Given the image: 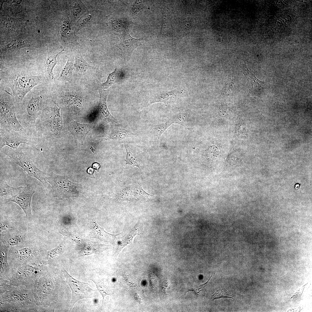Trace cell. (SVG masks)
Instances as JSON below:
<instances>
[{
    "instance_id": "1",
    "label": "cell",
    "mask_w": 312,
    "mask_h": 312,
    "mask_svg": "<svg viewBox=\"0 0 312 312\" xmlns=\"http://www.w3.org/2000/svg\"><path fill=\"white\" fill-rule=\"evenodd\" d=\"M4 75L12 91L13 97L20 102L34 86L42 82L43 78L41 75H33L26 70H10Z\"/></svg>"
},
{
    "instance_id": "2",
    "label": "cell",
    "mask_w": 312,
    "mask_h": 312,
    "mask_svg": "<svg viewBox=\"0 0 312 312\" xmlns=\"http://www.w3.org/2000/svg\"><path fill=\"white\" fill-rule=\"evenodd\" d=\"M14 163L21 167L29 175L39 180L44 186L47 182L46 175L38 168L30 157L17 148L14 149L5 146L1 150Z\"/></svg>"
},
{
    "instance_id": "3",
    "label": "cell",
    "mask_w": 312,
    "mask_h": 312,
    "mask_svg": "<svg viewBox=\"0 0 312 312\" xmlns=\"http://www.w3.org/2000/svg\"><path fill=\"white\" fill-rule=\"evenodd\" d=\"M10 96L8 94H3L1 92V127L17 131H22L24 129L17 119L13 100Z\"/></svg>"
},
{
    "instance_id": "4",
    "label": "cell",
    "mask_w": 312,
    "mask_h": 312,
    "mask_svg": "<svg viewBox=\"0 0 312 312\" xmlns=\"http://www.w3.org/2000/svg\"><path fill=\"white\" fill-rule=\"evenodd\" d=\"M46 180L51 186L54 196L60 198L75 197L79 191L77 188L79 184L70 181L68 177L52 172L46 175Z\"/></svg>"
},
{
    "instance_id": "5",
    "label": "cell",
    "mask_w": 312,
    "mask_h": 312,
    "mask_svg": "<svg viewBox=\"0 0 312 312\" xmlns=\"http://www.w3.org/2000/svg\"><path fill=\"white\" fill-rule=\"evenodd\" d=\"M40 122L45 132L46 131L57 136L60 135L63 127L60 108L55 105L44 109L41 114Z\"/></svg>"
},
{
    "instance_id": "6",
    "label": "cell",
    "mask_w": 312,
    "mask_h": 312,
    "mask_svg": "<svg viewBox=\"0 0 312 312\" xmlns=\"http://www.w3.org/2000/svg\"><path fill=\"white\" fill-rule=\"evenodd\" d=\"M63 272L66 283L72 291V307L80 300L91 298L94 296L96 291L91 288L87 283L75 279L65 269H63Z\"/></svg>"
},
{
    "instance_id": "7",
    "label": "cell",
    "mask_w": 312,
    "mask_h": 312,
    "mask_svg": "<svg viewBox=\"0 0 312 312\" xmlns=\"http://www.w3.org/2000/svg\"><path fill=\"white\" fill-rule=\"evenodd\" d=\"M0 148L1 151L5 146L16 149L21 144H25L34 146L36 143L30 137L20 132L0 127Z\"/></svg>"
},
{
    "instance_id": "8",
    "label": "cell",
    "mask_w": 312,
    "mask_h": 312,
    "mask_svg": "<svg viewBox=\"0 0 312 312\" xmlns=\"http://www.w3.org/2000/svg\"><path fill=\"white\" fill-rule=\"evenodd\" d=\"M35 192L31 185L23 186L22 189L16 194L11 197L5 199L7 202H13L18 205L22 208L28 219L32 218L31 203L33 195Z\"/></svg>"
},
{
    "instance_id": "9",
    "label": "cell",
    "mask_w": 312,
    "mask_h": 312,
    "mask_svg": "<svg viewBox=\"0 0 312 312\" xmlns=\"http://www.w3.org/2000/svg\"><path fill=\"white\" fill-rule=\"evenodd\" d=\"M142 41V39L133 38L126 31L120 36L119 43L115 46L120 50L125 58L128 60L134 50L141 45Z\"/></svg>"
},
{
    "instance_id": "10",
    "label": "cell",
    "mask_w": 312,
    "mask_h": 312,
    "mask_svg": "<svg viewBox=\"0 0 312 312\" xmlns=\"http://www.w3.org/2000/svg\"><path fill=\"white\" fill-rule=\"evenodd\" d=\"M42 97L40 95L32 96L27 102L24 120L28 125L34 124L40 110Z\"/></svg>"
},
{
    "instance_id": "11",
    "label": "cell",
    "mask_w": 312,
    "mask_h": 312,
    "mask_svg": "<svg viewBox=\"0 0 312 312\" xmlns=\"http://www.w3.org/2000/svg\"><path fill=\"white\" fill-rule=\"evenodd\" d=\"M92 127L91 124L80 123L73 120L69 123L68 129L73 135L75 143L82 144Z\"/></svg>"
},
{
    "instance_id": "12",
    "label": "cell",
    "mask_w": 312,
    "mask_h": 312,
    "mask_svg": "<svg viewBox=\"0 0 312 312\" xmlns=\"http://www.w3.org/2000/svg\"><path fill=\"white\" fill-rule=\"evenodd\" d=\"M242 70L248 82L250 91L253 95L261 97L268 89L265 83L259 80L247 68L246 63L243 64Z\"/></svg>"
},
{
    "instance_id": "13",
    "label": "cell",
    "mask_w": 312,
    "mask_h": 312,
    "mask_svg": "<svg viewBox=\"0 0 312 312\" xmlns=\"http://www.w3.org/2000/svg\"><path fill=\"white\" fill-rule=\"evenodd\" d=\"M181 92L174 90L171 91H160L153 94L151 96L148 105L157 102L163 103L166 105L175 102L179 98Z\"/></svg>"
},
{
    "instance_id": "14",
    "label": "cell",
    "mask_w": 312,
    "mask_h": 312,
    "mask_svg": "<svg viewBox=\"0 0 312 312\" xmlns=\"http://www.w3.org/2000/svg\"><path fill=\"white\" fill-rule=\"evenodd\" d=\"M99 94V100L98 108L99 116L101 118L107 121H114L115 118L110 113L107 105V99L108 90L98 87Z\"/></svg>"
},
{
    "instance_id": "15",
    "label": "cell",
    "mask_w": 312,
    "mask_h": 312,
    "mask_svg": "<svg viewBox=\"0 0 312 312\" xmlns=\"http://www.w3.org/2000/svg\"><path fill=\"white\" fill-rule=\"evenodd\" d=\"M91 234L92 237L105 242H116L118 235L109 233L99 226L96 222H94L92 229Z\"/></svg>"
},
{
    "instance_id": "16",
    "label": "cell",
    "mask_w": 312,
    "mask_h": 312,
    "mask_svg": "<svg viewBox=\"0 0 312 312\" xmlns=\"http://www.w3.org/2000/svg\"><path fill=\"white\" fill-rule=\"evenodd\" d=\"M79 251V257H83L101 252L105 245L88 240H84Z\"/></svg>"
},
{
    "instance_id": "17",
    "label": "cell",
    "mask_w": 312,
    "mask_h": 312,
    "mask_svg": "<svg viewBox=\"0 0 312 312\" xmlns=\"http://www.w3.org/2000/svg\"><path fill=\"white\" fill-rule=\"evenodd\" d=\"M192 115L191 110L187 109L175 114L168 119L173 123L179 124L186 130L190 129V123Z\"/></svg>"
},
{
    "instance_id": "18",
    "label": "cell",
    "mask_w": 312,
    "mask_h": 312,
    "mask_svg": "<svg viewBox=\"0 0 312 312\" xmlns=\"http://www.w3.org/2000/svg\"><path fill=\"white\" fill-rule=\"evenodd\" d=\"M60 32L62 37L66 43L75 44L77 43V36L72 30L68 21L65 20L62 22Z\"/></svg>"
},
{
    "instance_id": "19",
    "label": "cell",
    "mask_w": 312,
    "mask_h": 312,
    "mask_svg": "<svg viewBox=\"0 0 312 312\" xmlns=\"http://www.w3.org/2000/svg\"><path fill=\"white\" fill-rule=\"evenodd\" d=\"M82 97L79 94L73 92H65L61 95L60 99L65 105L80 106L83 102Z\"/></svg>"
},
{
    "instance_id": "20",
    "label": "cell",
    "mask_w": 312,
    "mask_h": 312,
    "mask_svg": "<svg viewBox=\"0 0 312 312\" xmlns=\"http://www.w3.org/2000/svg\"><path fill=\"white\" fill-rule=\"evenodd\" d=\"M120 79V71L116 67L114 71L109 75L105 82L101 83L99 82H97L98 87L104 90H107L117 82Z\"/></svg>"
},
{
    "instance_id": "21",
    "label": "cell",
    "mask_w": 312,
    "mask_h": 312,
    "mask_svg": "<svg viewBox=\"0 0 312 312\" xmlns=\"http://www.w3.org/2000/svg\"><path fill=\"white\" fill-rule=\"evenodd\" d=\"M74 65L76 71L80 73H85L93 68L84 59L79 53L75 55V62Z\"/></svg>"
},
{
    "instance_id": "22",
    "label": "cell",
    "mask_w": 312,
    "mask_h": 312,
    "mask_svg": "<svg viewBox=\"0 0 312 312\" xmlns=\"http://www.w3.org/2000/svg\"><path fill=\"white\" fill-rule=\"evenodd\" d=\"M64 50V49L56 55L48 56L47 57L45 64L46 72L48 77L51 81L55 80L53 70L57 63L56 58L59 54Z\"/></svg>"
},
{
    "instance_id": "23",
    "label": "cell",
    "mask_w": 312,
    "mask_h": 312,
    "mask_svg": "<svg viewBox=\"0 0 312 312\" xmlns=\"http://www.w3.org/2000/svg\"><path fill=\"white\" fill-rule=\"evenodd\" d=\"M73 64L68 57L66 63L63 68L58 77V79L62 81H70L73 77Z\"/></svg>"
},
{
    "instance_id": "24",
    "label": "cell",
    "mask_w": 312,
    "mask_h": 312,
    "mask_svg": "<svg viewBox=\"0 0 312 312\" xmlns=\"http://www.w3.org/2000/svg\"><path fill=\"white\" fill-rule=\"evenodd\" d=\"M0 196H11L18 193L22 188L23 186L13 187L9 185L5 180L3 179L0 181Z\"/></svg>"
},
{
    "instance_id": "25",
    "label": "cell",
    "mask_w": 312,
    "mask_h": 312,
    "mask_svg": "<svg viewBox=\"0 0 312 312\" xmlns=\"http://www.w3.org/2000/svg\"><path fill=\"white\" fill-rule=\"evenodd\" d=\"M136 228L133 229L127 235L123 237L121 240L117 242V248L115 254L117 255L122 249L125 246L131 243L134 237L138 233Z\"/></svg>"
},
{
    "instance_id": "26",
    "label": "cell",
    "mask_w": 312,
    "mask_h": 312,
    "mask_svg": "<svg viewBox=\"0 0 312 312\" xmlns=\"http://www.w3.org/2000/svg\"><path fill=\"white\" fill-rule=\"evenodd\" d=\"M125 147L126 152V158L125 160L126 164L137 167L141 170L137 163L136 157L134 151L127 145H125Z\"/></svg>"
},
{
    "instance_id": "27",
    "label": "cell",
    "mask_w": 312,
    "mask_h": 312,
    "mask_svg": "<svg viewBox=\"0 0 312 312\" xmlns=\"http://www.w3.org/2000/svg\"><path fill=\"white\" fill-rule=\"evenodd\" d=\"M131 137L129 133L123 130L120 129L112 131L105 138L106 140H120Z\"/></svg>"
},
{
    "instance_id": "28",
    "label": "cell",
    "mask_w": 312,
    "mask_h": 312,
    "mask_svg": "<svg viewBox=\"0 0 312 312\" xmlns=\"http://www.w3.org/2000/svg\"><path fill=\"white\" fill-rule=\"evenodd\" d=\"M172 124L169 120L165 122L154 126L153 131L157 139L159 140L160 137L164 131Z\"/></svg>"
},
{
    "instance_id": "29",
    "label": "cell",
    "mask_w": 312,
    "mask_h": 312,
    "mask_svg": "<svg viewBox=\"0 0 312 312\" xmlns=\"http://www.w3.org/2000/svg\"><path fill=\"white\" fill-rule=\"evenodd\" d=\"M59 233L74 243L81 245L84 240L78 235L74 234L66 230L62 229Z\"/></svg>"
},
{
    "instance_id": "30",
    "label": "cell",
    "mask_w": 312,
    "mask_h": 312,
    "mask_svg": "<svg viewBox=\"0 0 312 312\" xmlns=\"http://www.w3.org/2000/svg\"><path fill=\"white\" fill-rule=\"evenodd\" d=\"M235 82V76L234 74H232L223 89L222 94L224 95L230 94H231L234 88Z\"/></svg>"
},
{
    "instance_id": "31",
    "label": "cell",
    "mask_w": 312,
    "mask_h": 312,
    "mask_svg": "<svg viewBox=\"0 0 312 312\" xmlns=\"http://www.w3.org/2000/svg\"><path fill=\"white\" fill-rule=\"evenodd\" d=\"M92 16L90 14L82 16L77 23L76 27L77 31L89 24L92 21Z\"/></svg>"
},
{
    "instance_id": "32",
    "label": "cell",
    "mask_w": 312,
    "mask_h": 312,
    "mask_svg": "<svg viewBox=\"0 0 312 312\" xmlns=\"http://www.w3.org/2000/svg\"><path fill=\"white\" fill-rule=\"evenodd\" d=\"M90 279L95 284L97 288L102 296L103 297V305L105 297L107 295H110V294L108 289L101 282L98 281L92 278Z\"/></svg>"
},
{
    "instance_id": "33",
    "label": "cell",
    "mask_w": 312,
    "mask_h": 312,
    "mask_svg": "<svg viewBox=\"0 0 312 312\" xmlns=\"http://www.w3.org/2000/svg\"><path fill=\"white\" fill-rule=\"evenodd\" d=\"M74 3L72 6L73 15L75 18H77L82 16L84 11L82 6L78 1Z\"/></svg>"
},
{
    "instance_id": "34",
    "label": "cell",
    "mask_w": 312,
    "mask_h": 312,
    "mask_svg": "<svg viewBox=\"0 0 312 312\" xmlns=\"http://www.w3.org/2000/svg\"><path fill=\"white\" fill-rule=\"evenodd\" d=\"M8 247L5 246H1L0 249V267L1 269L3 266H7L8 265L7 259Z\"/></svg>"
},
{
    "instance_id": "35",
    "label": "cell",
    "mask_w": 312,
    "mask_h": 312,
    "mask_svg": "<svg viewBox=\"0 0 312 312\" xmlns=\"http://www.w3.org/2000/svg\"><path fill=\"white\" fill-rule=\"evenodd\" d=\"M63 247L62 244H60L53 249L48 251L50 257L54 259L59 255L63 250Z\"/></svg>"
},
{
    "instance_id": "36",
    "label": "cell",
    "mask_w": 312,
    "mask_h": 312,
    "mask_svg": "<svg viewBox=\"0 0 312 312\" xmlns=\"http://www.w3.org/2000/svg\"><path fill=\"white\" fill-rule=\"evenodd\" d=\"M235 131L238 135H246L247 133L246 128L244 125L240 124L237 125L235 128Z\"/></svg>"
},
{
    "instance_id": "37",
    "label": "cell",
    "mask_w": 312,
    "mask_h": 312,
    "mask_svg": "<svg viewBox=\"0 0 312 312\" xmlns=\"http://www.w3.org/2000/svg\"><path fill=\"white\" fill-rule=\"evenodd\" d=\"M150 281L153 288L156 290L158 288V280L157 277L153 274H150Z\"/></svg>"
},
{
    "instance_id": "38",
    "label": "cell",
    "mask_w": 312,
    "mask_h": 312,
    "mask_svg": "<svg viewBox=\"0 0 312 312\" xmlns=\"http://www.w3.org/2000/svg\"><path fill=\"white\" fill-rule=\"evenodd\" d=\"M19 242V239L17 237H13L9 240V243L10 245H15Z\"/></svg>"
},
{
    "instance_id": "39",
    "label": "cell",
    "mask_w": 312,
    "mask_h": 312,
    "mask_svg": "<svg viewBox=\"0 0 312 312\" xmlns=\"http://www.w3.org/2000/svg\"><path fill=\"white\" fill-rule=\"evenodd\" d=\"M31 252L29 249H24L22 250L19 252V253L21 255H27L30 254Z\"/></svg>"
},
{
    "instance_id": "40",
    "label": "cell",
    "mask_w": 312,
    "mask_h": 312,
    "mask_svg": "<svg viewBox=\"0 0 312 312\" xmlns=\"http://www.w3.org/2000/svg\"><path fill=\"white\" fill-rule=\"evenodd\" d=\"M100 167V164L97 163H94L92 165L93 168L96 170L98 172L99 171Z\"/></svg>"
},
{
    "instance_id": "41",
    "label": "cell",
    "mask_w": 312,
    "mask_h": 312,
    "mask_svg": "<svg viewBox=\"0 0 312 312\" xmlns=\"http://www.w3.org/2000/svg\"><path fill=\"white\" fill-rule=\"evenodd\" d=\"M94 169L91 168L90 167L87 170V172L91 176V177L92 178H94Z\"/></svg>"
},
{
    "instance_id": "42",
    "label": "cell",
    "mask_w": 312,
    "mask_h": 312,
    "mask_svg": "<svg viewBox=\"0 0 312 312\" xmlns=\"http://www.w3.org/2000/svg\"><path fill=\"white\" fill-rule=\"evenodd\" d=\"M8 228V226L7 225H3L2 223L0 224V232H1L4 230H6Z\"/></svg>"
}]
</instances>
